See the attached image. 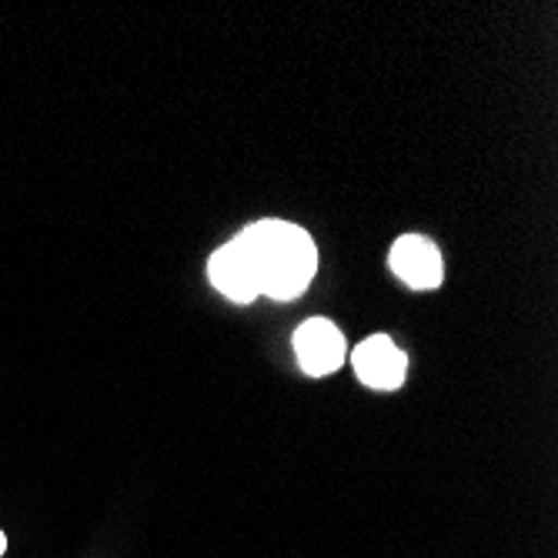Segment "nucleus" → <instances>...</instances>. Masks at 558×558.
Wrapping results in <instances>:
<instances>
[{
	"instance_id": "f257e3e1",
	"label": "nucleus",
	"mask_w": 558,
	"mask_h": 558,
	"mask_svg": "<svg viewBox=\"0 0 558 558\" xmlns=\"http://www.w3.org/2000/svg\"><path fill=\"white\" fill-rule=\"evenodd\" d=\"M258 291L275 301H294L308 291L318 271V247L312 234L291 221H258L241 231Z\"/></svg>"
},
{
	"instance_id": "39448f33",
	"label": "nucleus",
	"mask_w": 558,
	"mask_h": 558,
	"mask_svg": "<svg viewBox=\"0 0 558 558\" xmlns=\"http://www.w3.org/2000/svg\"><path fill=\"white\" fill-rule=\"evenodd\" d=\"M208 278L234 304H251V301L262 294L258 291V281H255V268H251V258H247V247H244L241 234L234 241H228L225 247L215 251L211 262H208Z\"/></svg>"
},
{
	"instance_id": "f03ea898",
	"label": "nucleus",
	"mask_w": 558,
	"mask_h": 558,
	"mask_svg": "<svg viewBox=\"0 0 558 558\" xmlns=\"http://www.w3.org/2000/svg\"><path fill=\"white\" fill-rule=\"evenodd\" d=\"M294 354L304 375L312 378H325L331 372H338L348 359V344L344 335L338 331L335 322L328 318H308L298 331H294Z\"/></svg>"
},
{
	"instance_id": "7ed1b4c3",
	"label": "nucleus",
	"mask_w": 558,
	"mask_h": 558,
	"mask_svg": "<svg viewBox=\"0 0 558 558\" xmlns=\"http://www.w3.org/2000/svg\"><path fill=\"white\" fill-rule=\"evenodd\" d=\"M351 365H354V375L362 378V385L378 388V391L401 388L404 375H409V359H404V351L388 335L365 338L351 351Z\"/></svg>"
},
{
	"instance_id": "423d86ee",
	"label": "nucleus",
	"mask_w": 558,
	"mask_h": 558,
	"mask_svg": "<svg viewBox=\"0 0 558 558\" xmlns=\"http://www.w3.org/2000/svg\"><path fill=\"white\" fill-rule=\"evenodd\" d=\"M4 548H8V538H4V532H0V555H4Z\"/></svg>"
},
{
	"instance_id": "20e7f679",
	"label": "nucleus",
	"mask_w": 558,
	"mask_h": 558,
	"mask_svg": "<svg viewBox=\"0 0 558 558\" xmlns=\"http://www.w3.org/2000/svg\"><path fill=\"white\" fill-rule=\"evenodd\" d=\"M391 271L415 291H432L441 284L445 278V265H441V251L422 238V234H404L391 244V255H388Z\"/></svg>"
}]
</instances>
